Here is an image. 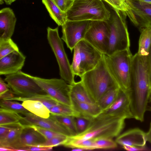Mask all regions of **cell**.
Here are the masks:
<instances>
[{
  "label": "cell",
  "mask_w": 151,
  "mask_h": 151,
  "mask_svg": "<svg viewBox=\"0 0 151 151\" xmlns=\"http://www.w3.org/2000/svg\"><path fill=\"white\" fill-rule=\"evenodd\" d=\"M148 58L137 53L132 59L131 109L134 118L141 122L150 96Z\"/></svg>",
  "instance_id": "1"
},
{
  "label": "cell",
  "mask_w": 151,
  "mask_h": 151,
  "mask_svg": "<svg viewBox=\"0 0 151 151\" xmlns=\"http://www.w3.org/2000/svg\"><path fill=\"white\" fill-rule=\"evenodd\" d=\"M81 78L89 96L96 103L108 90L119 88L108 70L103 54L96 66L84 74Z\"/></svg>",
  "instance_id": "2"
},
{
  "label": "cell",
  "mask_w": 151,
  "mask_h": 151,
  "mask_svg": "<svg viewBox=\"0 0 151 151\" xmlns=\"http://www.w3.org/2000/svg\"><path fill=\"white\" fill-rule=\"evenodd\" d=\"M125 119L118 117L99 115L90 120L82 132L71 137L76 139H94L100 138L112 139L119 135L124 127Z\"/></svg>",
  "instance_id": "3"
},
{
  "label": "cell",
  "mask_w": 151,
  "mask_h": 151,
  "mask_svg": "<svg viewBox=\"0 0 151 151\" xmlns=\"http://www.w3.org/2000/svg\"><path fill=\"white\" fill-rule=\"evenodd\" d=\"M103 55L108 70L120 88L130 91L132 55L130 49Z\"/></svg>",
  "instance_id": "4"
},
{
  "label": "cell",
  "mask_w": 151,
  "mask_h": 151,
  "mask_svg": "<svg viewBox=\"0 0 151 151\" xmlns=\"http://www.w3.org/2000/svg\"><path fill=\"white\" fill-rule=\"evenodd\" d=\"M66 13L70 21H107L111 14L102 0H74Z\"/></svg>",
  "instance_id": "5"
},
{
  "label": "cell",
  "mask_w": 151,
  "mask_h": 151,
  "mask_svg": "<svg viewBox=\"0 0 151 151\" xmlns=\"http://www.w3.org/2000/svg\"><path fill=\"white\" fill-rule=\"evenodd\" d=\"M111 14L110 19L107 21L109 35L108 47L105 54L107 55L129 49L130 47L125 12L113 9Z\"/></svg>",
  "instance_id": "6"
},
{
  "label": "cell",
  "mask_w": 151,
  "mask_h": 151,
  "mask_svg": "<svg viewBox=\"0 0 151 151\" xmlns=\"http://www.w3.org/2000/svg\"><path fill=\"white\" fill-rule=\"evenodd\" d=\"M103 54L83 40L78 42L73 49L71 67L75 76L80 78L85 73L94 68Z\"/></svg>",
  "instance_id": "7"
},
{
  "label": "cell",
  "mask_w": 151,
  "mask_h": 151,
  "mask_svg": "<svg viewBox=\"0 0 151 151\" xmlns=\"http://www.w3.org/2000/svg\"><path fill=\"white\" fill-rule=\"evenodd\" d=\"M47 39L55 56L62 79L71 84L74 82V76L69 60L65 52L61 38L59 35L58 27H47Z\"/></svg>",
  "instance_id": "8"
},
{
  "label": "cell",
  "mask_w": 151,
  "mask_h": 151,
  "mask_svg": "<svg viewBox=\"0 0 151 151\" xmlns=\"http://www.w3.org/2000/svg\"><path fill=\"white\" fill-rule=\"evenodd\" d=\"M4 81L7 83L14 96L28 98L47 94L29 75L21 70L6 76Z\"/></svg>",
  "instance_id": "9"
},
{
  "label": "cell",
  "mask_w": 151,
  "mask_h": 151,
  "mask_svg": "<svg viewBox=\"0 0 151 151\" xmlns=\"http://www.w3.org/2000/svg\"><path fill=\"white\" fill-rule=\"evenodd\" d=\"M29 76L52 98L60 103L72 107L70 96V85L63 79H47Z\"/></svg>",
  "instance_id": "10"
},
{
  "label": "cell",
  "mask_w": 151,
  "mask_h": 151,
  "mask_svg": "<svg viewBox=\"0 0 151 151\" xmlns=\"http://www.w3.org/2000/svg\"><path fill=\"white\" fill-rule=\"evenodd\" d=\"M125 2L124 12L139 30L151 27V4L139 0H125Z\"/></svg>",
  "instance_id": "11"
},
{
  "label": "cell",
  "mask_w": 151,
  "mask_h": 151,
  "mask_svg": "<svg viewBox=\"0 0 151 151\" xmlns=\"http://www.w3.org/2000/svg\"><path fill=\"white\" fill-rule=\"evenodd\" d=\"M109 35L107 21H91L84 40L105 54L108 47Z\"/></svg>",
  "instance_id": "12"
},
{
  "label": "cell",
  "mask_w": 151,
  "mask_h": 151,
  "mask_svg": "<svg viewBox=\"0 0 151 151\" xmlns=\"http://www.w3.org/2000/svg\"><path fill=\"white\" fill-rule=\"evenodd\" d=\"M91 21L67 20L62 26V36L61 38L71 52L78 42L84 40Z\"/></svg>",
  "instance_id": "13"
},
{
  "label": "cell",
  "mask_w": 151,
  "mask_h": 151,
  "mask_svg": "<svg viewBox=\"0 0 151 151\" xmlns=\"http://www.w3.org/2000/svg\"><path fill=\"white\" fill-rule=\"evenodd\" d=\"M130 91H124L120 88L118 96L115 101L100 114L102 116L134 118L131 109Z\"/></svg>",
  "instance_id": "14"
},
{
  "label": "cell",
  "mask_w": 151,
  "mask_h": 151,
  "mask_svg": "<svg viewBox=\"0 0 151 151\" xmlns=\"http://www.w3.org/2000/svg\"><path fill=\"white\" fill-rule=\"evenodd\" d=\"M20 121L23 125H34L47 129L52 130L68 136L70 134L61 124L50 117L45 118L38 116L29 112L24 115Z\"/></svg>",
  "instance_id": "15"
},
{
  "label": "cell",
  "mask_w": 151,
  "mask_h": 151,
  "mask_svg": "<svg viewBox=\"0 0 151 151\" xmlns=\"http://www.w3.org/2000/svg\"><path fill=\"white\" fill-rule=\"evenodd\" d=\"M25 58L21 52L16 51L0 59V75L7 76L21 70Z\"/></svg>",
  "instance_id": "16"
},
{
  "label": "cell",
  "mask_w": 151,
  "mask_h": 151,
  "mask_svg": "<svg viewBox=\"0 0 151 151\" xmlns=\"http://www.w3.org/2000/svg\"><path fill=\"white\" fill-rule=\"evenodd\" d=\"M116 142L122 146L142 147L145 146L147 141L146 133L138 128L127 131L116 137Z\"/></svg>",
  "instance_id": "17"
},
{
  "label": "cell",
  "mask_w": 151,
  "mask_h": 151,
  "mask_svg": "<svg viewBox=\"0 0 151 151\" xmlns=\"http://www.w3.org/2000/svg\"><path fill=\"white\" fill-rule=\"evenodd\" d=\"M16 21V18L11 9L6 7L0 10V39L11 38Z\"/></svg>",
  "instance_id": "18"
},
{
  "label": "cell",
  "mask_w": 151,
  "mask_h": 151,
  "mask_svg": "<svg viewBox=\"0 0 151 151\" xmlns=\"http://www.w3.org/2000/svg\"><path fill=\"white\" fill-rule=\"evenodd\" d=\"M46 140L43 135L30 126L23 125L17 151L24 146H38Z\"/></svg>",
  "instance_id": "19"
},
{
  "label": "cell",
  "mask_w": 151,
  "mask_h": 151,
  "mask_svg": "<svg viewBox=\"0 0 151 151\" xmlns=\"http://www.w3.org/2000/svg\"><path fill=\"white\" fill-rule=\"evenodd\" d=\"M71 100L72 108L79 114L80 116L89 120L97 117L103 111L97 103L81 102Z\"/></svg>",
  "instance_id": "20"
},
{
  "label": "cell",
  "mask_w": 151,
  "mask_h": 151,
  "mask_svg": "<svg viewBox=\"0 0 151 151\" xmlns=\"http://www.w3.org/2000/svg\"><path fill=\"white\" fill-rule=\"evenodd\" d=\"M51 18L59 26H63L67 21L66 13L62 11L53 0H42Z\"/></svg>",
  "instance_id": "21"
},
{
  "label": "cell",
  "mask_w": 151,
  "mask_h": 151,
  "mask_svg": "<svg viewBox=\"0 0 151 151\" xmlns=\"http://www.w3.org/2000/svg\"><path fill=\"white\" fill-rule=\"evenodd\" d=\"M71 100L81 102L95 103L89 96L81 81L70 84Z\"/></svg>",
  "instance_id": "22"
},
{
  "label": "cell",
  "mask_w": 151,
  "mask_h": 151,
  "mask_svg": "<svg viewBox=\"0 0 151 151\" xmlns=\"http://www.w3.org/2000/svg\"><path fill=\"white\" fill-rule=\"evenodd\" d=\"M22 104L28 111L38 116L47 118L50 116L49 110L39 101L27 100L23 101Z\"/></svg>",
  "instance_id": "23"
},
{
  "label": "cell",
  "mask_w": 151,
  "mask_h": 151,
  "mask_svg": "<svg viewBox=\"0 0 151 151\" xmlns=\"http://www.w3.org/2000/svg\"><path fill=\"white\" fill-rule=\"evenodd\" d=\"M139 31L141 34L137 53L141 56H148L151 46V27L143 28Z\"/></svg>",
  "instance_id": "24"
},
{
  "label": "cell",
  "mask_w": 151,
  "mask_h": 151,
  "mask_svg": "<svg viewBox=\"0 0 151 151\" xmlns=\"http://www.w3.org/2000/svg\"><path fill=\"white\" fill-rule=\"evenodd\" d=\"M23 125L12 129L5 138L0 141V147L12 149L14 151L17 148Z\"/></svg>",
  "instance_id": "25"
},
{
  "label": "cell",
  "mask_w": 151,
  "mask_h": 151,
  "mask_svg": "<svg viewBox=\"0 0 151 151\" xmlns=\"http://www.w3.org/2000/svg\"><path fill=\"white\" fill-rule=\"evenodd\" d=\"M50 117L63 125L69 132L71 136L78 134L74 116L50 114Z\"/></svg>",
  "instance_id": "26"
},
{
  "label": "cell",
  "mask_w": 151,
  "mask_h": 151,
  "mask_svg": "<svg viewBox=\"0 0 151 151\" xmlns=\"http://www.w3.org/2000/svg\"><path fill=\"white\" fill-rule=\"evenodd\" d=\"M63 145L72 149L81 148L86 150L97 149L93 139H78L73 138L70 136L69 137L68 140Z\"/></svg>",
  "instance_id": "27"
},
{
  "label": "cell",
  "mask_w": 151,
  "mask_h": 151,
  "mask_svg": "<svg viewBox=\"0 0 151 151\" xmlns=\"http://www.w3.org/2000/svg\"><path fill=\"white\" fill-rule=\"evenodd\" d=\"M120 88L119 87L111 88L101 97L97 104L103 111L108 108L115 101L118 96Z\"/></svg>",
  "instance_id": "28"
},
{
  "label": "cell",
  "mask_w": 151,
  "mask_h": 151,
  "mask_svg": "<svg viewBox=\"0 0 151 151\" xmlns=\"http://www.w3.org/2000/svg\"><path fill=\"white\" fill-rule=\"evenodd\" d=\"M23 117L12 111L0 108V125H4L20 122Z\"/></svg>",
  "instance_id": "29"
},
{
  "label": "cell",
  "mask_w": 151,
  "mask_h": 151,
  "mask_svg": "<svg viewBox=\"0 0 151 151\" xmlns=\"http://www.w3.org/2000/svg\"><path fill=\"white\" fill-rule=\"evenodd\" d=\"M51 114L72 116L74 117L80 116L79 114L71 107L58 103L53 106L50 110Z\"/></svg>",
  "instance_id": "30"
},
{
  "label": "cell",
  "mask_w": 151,
  "mask_h": 151,
  "mask_svg": "<svg viewBox=\"0 0 151 151\" xmlns=\"http://www.w3.org/2000/svg\"><path fill=\"white\" fill-rule=\"evenodd\" d=\"M0 108L8 109L18 114L25 115L30 112L22 105L18 102L12 100L0 99Z\"/></svg>",
  "instance_id": "31"
},
{
  "label": "cell",
  "mask_w": 151,
  "mask_h": 151,
  "mask_svg": "<svg viewBox=\"0 0 151 151\" xmlns=\"http://www.w3.org/2000/svg\"><path fill=\"white\" fill-rule=\"evenodd\" d=\"M16 51L19 48L11 38L0 39V59Z\"/></svg>",
  "instance_id": "32"
},
{
  "label": "cell",
  "mask_w": 151,
  "mask_h": 151,
  "mask_svg": "<svg viewBox=\"0 0 151 151\" xmlns=\"http://www.w3.org/2000/svg\"><path fill=\"white\" fill-rule=\"evenodd\" d=\"M93 139L97 149H112L117 147V144L111 138H100Z\"/></svg>",
  "instance_id": "33"
},
{
  "label": "cell",
  "mask_w": 151,
  "mask_h": 151,
  "mask_svg": "<svg viewBox=\"0 0 151 151\" xmlns=\"http://www.w3.org/2000/svg\"><path fill=\"white\" fill-rule=\"evenodd\" d=\"M69 137L63 135L46 139L45 142L38 146L53 147L60 145H63L68 140Z\"/></svg>",
  "instance_id": "34"
},
{
  "label": "cell",
  "mask_w": 151,
  "mask_h": 151,
  "mask_svg": "<svg viewBox=\"0 0 151 151\" xmlns=\"http://www.w3.org/2000/svg\"><path fill=\"white\" fill-rule=\"evenodd\" d=\"M29 125L43 135L46 139L65 135L60 133L34 125Z\"/></svg>",
  "instance_id": "35"
},
{
  "label": "cell",
  "mask_w": 151,
  "mask_h": 151,
  "mask_svg": "<svg viewBox=\"0 0 151 151\" xmlns=\"http://www.w3.org/2000/svg\"><path fill=\"white\" fill-rule=\"evenodd\" d=\"M75 119L78 134L85 131L90 120L82 116L75 117Z\"/></svg>",
  "instance_id": "36"
},
{
  "label": "cell",
  "mask_w": 151,
  "mask_h": 151,
  "mask_svg": "<svg viewBox=\"0 0 151 151\" xmlns=\"http://www.w3.org/2000/svg\"><path fill=\"white\" fill-rule=\"evenodd\" d=\"M113 9L125 12L126 10L125 0H103Z\"/></svg>",
  "instance_id": "37"
},
{
  "label": "cell",
  "mask_w": 151,
  "mask_h": 151,
  "mask_svg": "<svg viewBox=\"0 0 151 151\" xmlns=\"http://www.w3.org/2000/svg\"><path fill=\"white\" fill-rule=\"evenodd\" d=\"M74 0H53L63 12H66L71 6Z\"/></svg>",
  "instance_id": "38"
},
{
  "label": "cell",
  "mask_w": 151,
  "mask_h": 151,
  "mask_svg": "<svg viewBox=\"0 0 151 151\" xmlns=\"http://www.w3.org/2000/svg\"><path fill=\"white\" fill-rule=\"evenodd\" d=\"M18 150H22L24 151H51L52 147H41L37 146H26L22 147Z\"/></svg>",
  "instance_id": "39"
},
{
  "label": "cell",
  "mask_w": 151,
  "mask_h": 151,
  "mask_svg": "<svg viewBox=\"0 0 151 151\" xmlns=\"http://www.w3.org/2000/svg\"><path fill=\"white\" fill-rule=\"evenodd\" d=\"M122 146L124 149L129 151H146L148 150V148L145 146L142 147H139L124 145Z\"/></svg>",
  "instance_id": "40"
},
{
  "label": "cell",
  "mask_w": 151,
  "mask_h": 151,
  "mask_svg": "<svg viewBox=\"0 0 151 151\" xmlns=\"http://www.w3.org/2000/svg\"><path fill=\"white\" fill-rule=\"evenodd\" d=\"M10 90L7 84L1 78H0V95Z\"/></svg>",
  "instance_id": "41"
},
{
  "label": "cell",
  "mask_w": 151,
  "mask_h": 151,
  "mask_svg": "<svg viewBox=\"0 0 151 151\" xmlns=\"http://www.w3.org/2000/svg\"><path fill=\"white\" fill-rule=\"evenodd\" d=\"M148 66L150 86L151 84V46L148 56Z\"/></svg>",
  "instance_id": "42"
},
{
  "label": "cell",
  "mask_w": 151,
  "mask_h": 151,
  "mask_svg": "<svg viewBox=\"0 0 151 151\" xmlns=\"http://www.w3.org/2000/svg\"><path fill=\"white\" fill-rule=\"evenodd\" d=\"M146 137L147 141L151 143V124H150V128L149 131L146 133Z\"/></svg>",
  "instance_id": "43"
},
{
  "label": "cell",
  "mask_w": 151,
  "mask_h": 151,
  "mask_svg": "<svg viewBox=\"0 0 151 151\" xmlns=\"http://www.w3.org/2000/svg\"><path fill=\"white\" fill-rule=\"evenodd\" d=\"M146 111H151V95H150L149 100L147 103Z\"/></svg>",
  "instance_id": "44"
},
{
  "label": "cell",
  "mask_w": 151,
  "mask_h": 151,
  "mask_svg": "<svg viewBox=\"0 0 151 151\" xmlns=\"http://www.w3.org/2000/svg\"><path fill=\"white\" fill-rule=\"evenodd\" d=\"M0 151H14L12 149L8 148H7L0 147Z\"/></svg>",
  "instance_id": "45"
},
{
  "label": "cell",
  "mask_w": 151,
  "mask_h": 151,
  "mask_svg": "<svg viewBox=\"0 0 151 151\" xmlns=\"http://www.w3.org/2000/svg\"><path fill=\"white\" fill-rule=\"evenodd\" d=\"M16 0H4L5 3L9 5H10L14 1Z\"/></svg>",
  "instance_id": "46"
},
{
  "label": "cell",
  "mask_w": 151,
  "mask_h": 151,
  "mask_svg": "<svg viewBox=\"0 0 151 151\" xmlns=\"http://www.w3.org/2000/svg\"><path fill=\"white\" fill-rule=\"evenodd\" d=\"M141 1L146 3H149L150 4H151V0H139Z\"/></svg>",
  "instance_id": "47"
},
{
  "label": "cell",
  "mask_w": 151,
  "mask_h": 151,
  "mask_svg": "<svg viewBox=\"0 0 151 151\" xmlns=\"http://www.w3.org/2000/svg\"><path fill=\"white\" fill-rule=\"evenodd\" d=\"M4 0H0V4L1 5L4 4Z\"/></svg>",
  "instance_id": "48"
},
{
  "label": "cell",
  "mask_w": 151,
  "mask_h": 151,
  "mask_svg": "<svg viewBox=\"0 0 151 151\" xmlns=\"http://www.w3.org/2000/svg\"><path fill=\"white\" fill-rule=\"evenodd\" d=\"M150 95H151V84L150 86Z\"/></svg>",
  "instance_id": "49"
},
{
  "label": "cell",
  "mask_w": 151,
  "mask_h": 151,
  "mask_svg": "<svg viewBox=\"0 0 151 151\" xmlns=\"http://www.w3.org/2000/svg\"></svg>",
  "instance_id": "50"
}]
</instances>
